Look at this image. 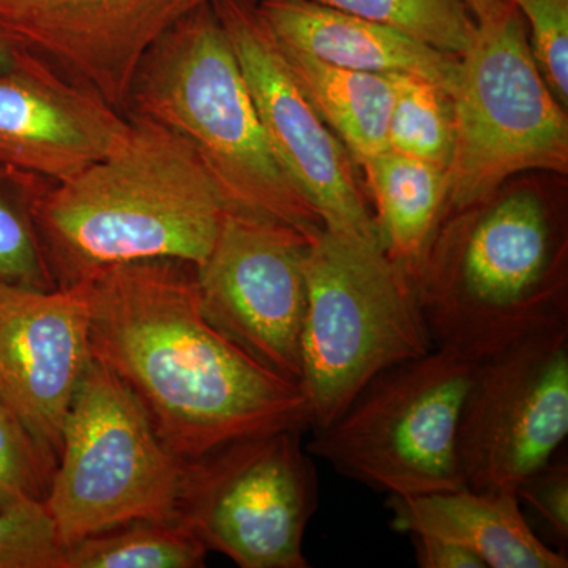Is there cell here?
I'll list each match as a JSON object with an SVG mask.
<instances>
[{
	"label": "cell",
	"instance_id": "cell-1",
	"mask_svg": "<svg viewBox=\"0 0 568 568\" xmlns=\"http://www.w3.org/2000/svg\"><path fill=\"white\" fill-rule=\"evenodd\" d=\"M91 353L121 377L178 457L312 428L302 384L276 375L216 331L201 308L196 267L162 260L81 280Z\"/></svg>",
	"mask_w": 568,
	"mask_h": 568
},
{
	"label": "cell",
	"instance_id": "cell-2",
	"mask_svg": "<svg viewBox=\"0 0 568 568\" xmlns=\"http://www.w3.org/2000/svg\"><path fill=\"white\" fill-rule=\"evenodd\" d=\"M122 145L33 203V223L55 287L114 265L203 263L226 205L196 153L160 123L126 115Z\"/></svg>",
	"mask_w": 568,
	"mask_h": 568
},
{
	"label": "cell",
	"instance_id": "cell-3",
	"mask_svg": "<svg viewBox=\"0 0 568 568\" xmlns=\"http://www.w3.org/2000/svg\"><path fill=\"white\" fill-rule=\"evenodd\" d=\"M125 115L160 123L189 142L230 211L290 224L310 241L325 230L272 151L213 3L145 52Z\"/></svg>",
	"mask_w": 568,
	"mask_h": 568
},
{
	"label": "cell",
	"instance_id": "cell-4",
	"mask_svg": "<svg viewBox=\"0 0 568 568\" xmlns=\"http://www.w3.org/2000/svg\"><path fill=\"white\" fill-rule=\"evenodd\" d=\"M416 283L435 346L473 361L568 323L558 224L534 190L458 223L426 254Z\"/></svg>",
	"mask_w": 568,
	"mask_h": 568
},
{
	"label": "cell",
	"instance_id": "cell-5",
	"mask_svg": "<svg viewBox=\"0 0 568 568\" xmlns=\"http://www.w3.org/2000/svg\"><path fill=\"white\" fill-rule=\"evenodd\" d=\"M302 379L312 429L390 366L435 347L414 275L377 242L323 230L305 256Z\"/></svg>",
	"mask_w": 568,
	"mask_h": 568
},
{
	"label": "cell",
	"instance_id": "cell-6",
	"mask_svg": "<svg viewBox=\"0 0 568 568\" xmlns=\"http://www.w3.org/2000/svg\"><path fill=\"white\" fill-rule=\"evenodd\" d=\"M185 473L133 392L92 355L44 497L63 547L140 519H178Z\"/></svg>",
	"mask_w": 568,
	"mask_h": 568
},
{
	"label": "cell",
	"instance_id": "cell-7",
	"mask_svg": "<svg viewBox=\"0 0 568 568\" xmlns=\"http://www.w3.org/2000/svg\"><path fill=\"white\" fill-rule=\"evenodd\" d=\"M474 364L435 346L384 369L335 420L313 429L306 452L388 496L465 488L457 437Z\"/></svg>",
	"mask_w": 568,
	"mask_h": 568
},
{
	"label": "cell",
	"instance_id": "cell-8",
	"mask_svg": "<svg viewBox=\"0 0 568 568\" xmlns=\"http://www.w3.org/2000/svg\"><path fill=\"white\" fill-rule=\"evenodd\" d=\"M450 99L455 145L447 200L458 212L487 203L510 175L567 173L566 108L537 69L511 0L477 21Z\"/></svg>",
	"mask_w": 568,
	"mask_h": 568
},
{
	"label": "cell",
	"instance_id": "cell-9",
	"mask_svg": "<svg viewBox=\"0 0 568 568\" xmlns=\"http://www.w3.org/2000/svg\"><path fill=\"white\" fill-rule=\"evenodd\" d=\"M301 429L241 440L186 462L179 518L242 568H308L305 530L320 503Z\"/></svg>",
	"mask_w": 568,
	"mask_h": 568
},
{
	"label": "cell",
	"instance_id": "cell-10",
	"mask_svg": "<svg viewBox=\"0 0 568 568\" xmlns=\"http://www.w3.org/2000/svg\"><path fill=\"white\" fill-rule=\"evenodd\" d=\"M568 435V323L478 358L457 452L466 487L515 493L558 455Z\"/></svg>",
	"mask_w": 568,
	"mask_h": 568
},
{
	"label": "cell",
	"instance_id": "cell-11",
	"mask_svg": "<svg viewBox=\"0 0 568 568\" xmlns=\"http://www.w3.org/2000/svg\"><path fill=\"white\" fill-rule=\"evenodd\" d=\"M308 244L290 224L226 209L211 253L194 265L209 323L254 361L298 384Z\"/></svg>",
	"mask_w": 568,
	"mask_h": 568
},
{
	"label": "cell",
	"instance_id": "cell-12",
	"mask_svg": "<svg viewBox=\"0 0 568 568\" xmlns=\"http://www.w3.org/2000/svg\"><path fill=\"white\" fill-rule=\"evenodd\" d=\"M213 7L284 173L325 230L381 244L346 149L298 88L257 2L220 0Z\"/></svg>",
	"mask_w": 568,
	"mask_h": 568
},
{
	"label": "cell",
	"instance_id": "cell-13",
	"mask_svg": "<svg viewBox=\"0 0 568 568\" xmlns=\"http://www.w3.org/2000/svg\"><path fill=\"white\" fill-rule=\"evenodd\" d=\"M215 2L0 0V29L21 50L125 115L145 52L183 18Z\"/></svg>",
	"mask_w": 568,
	"mask_h": 568
},
{
	"label": "cell",
	"instance_id": "cell-14",
	"mask_svg": "<svg viewBox=\"0 0 568 568\" xmlns=\"http://www.w3.org/2000/svg\"><path fill=\"white\" fill-rule=\"evenodd\" d=\"M92 361L81 284L0 283V398L58 462L62 426Z\"/></svg>",
	"mask_w": 568,
	"mask_h": 568
},
{
	"label": "cell",
	"instance_id": "cell-15",
	"mask_svg": "<svg viewBox=\"0 0 568 568\" xmlns=\"http://www.w3.org/2000/svg\"><path fill=\"white\" fill-rule=\"evenodd\" d=\"M129 133L126 115L29 52L0 71V168L65 181Z\"/></svg>",
	"mask_w": 568,
	"mask_h": 568
},
{
	"label": "cell",
	"instance_id": "cell-16",
	"mask_svg": "<svg viewBox=\"0 0 568 568\" xmlns=\"http://www.w3.org/2000/svg\"><path fill=\"white\" fill-rule=\"evenodd\" d=\"M257 10L283 47L342 69L410 74L448 93L458 81L459 58L413 37L312 0H260Z\"/></svg>",
	"mask_w": 568,
	"mask_h": 568
},
{
	"label": "cell",
	"instance_id": "cell-17",
	"mask_svg": "<svg viewBox=\"0 0 568 568\" xmlns=\"http://www.w3.org/2000/svg\"><path fill=\"white\" fill-rule=\"evenodd\" d=\"M396 532L425 534L457 544L487 568H567L562 551L537 536L515 493L447 489L413 497L388 496Z\"/></svg>",
	"mask_w": 568,
	"mask_h": 568
},
{
	"label": "cell",
	"instance_id": "cell-18",
	"mask_svg": "<svg viewBox=\"0 0 568 568\" xmlns=\"http://www.w3.org/2000/svg\"><path fill=\"white\" fill-rule=\"evenodd\" d=\"M362 166L375 197L381 245L416 278L447 200V170L390 149Z\"/></svg>",
	"mask_w": 568,
	"mask_h": 568
},
{
	"label": "cell",
	"instance_id": "cell-19",
	"mask_svg": "<svg viewBox=\"0 0 568 568\" xmlns=\"http://www.w3.org/2000/svg\"><path fill=\"white\" fill-rule=\"evenodd\" d=\"M278 47L298 88L358 163L387 151L395 97L392 74L342 69L306 52Z\"/></svg>",
	"mask_w": 568,
	"mask_h": 568
},
{
	"label": "cell",
	"instance_id": "cell-20",
	"mask_svg": "<svg viewBox=\"0 0 568 568\" xmlns=\"http://www.w3.org/2000/svg\"><path fill=\"white\" fill-rule=\"evenodd\" d=\"M207 552L181 518L140 519L78 541L63 568H197Z\"/></svg>",
	"mask_w": 568,
	"mask_h": 568
},
{
	"label": "cell",
	"instance_id": "cell-21",
	"mask_svg": "<svg viewBox=\"0 0 568 568\" xmlns=\"http://www.w3.org/2000/svg\"><path fill=\"white\" fill-rule=\"evenodd\" d=\"M392 81L395 97L388 119V149L448 170L455 145L450 93L410 74H392Z\"/></svg>",
	"mask_w": 568,
	"mask_h": 568
},
{
	"label": "cell",
	"instance_id": "cell-22",
	"mask_svg": "<svg viewBox=\"0 0 568 568\" xmlns=\"http://www.w3.org/2000/svg\"><path fill=\"white\" fill-rule=\"evenodd\" d=\"M413 37L462 58L477 32L465 0H312Z\"/></svg>",
	"mask_w": 568,
	"mask_h": 568
},
{
	"label": "cell",
	"instance_id": "cell-23",
	"mask_svg": "<svg viewBox=\"0 0 568 568\" xmlns=\"http://www.w3.org/2000/svg\"><path fill=\"white\" fill-rule=\"evenodd\" d=\"M50 183L0 168V283L54 290L33 223V203Z\"/></svg>",
	"mask_w": 568,
	"mask_h": 568
},
{
	"label": "cell",
	"instance_id": "cell-24",
	"mask_svg": "<svg viewBox=\"0 0 568 568\" xmlns=\"http://www.w3.org/2000/svg\"><path fill=\"white\" fill-rule=\"evenodd\" d=\"M65 551L44 499L0 508V568H63Z\"/></svg>",
	"mask_w": 568,
	"mask_h": 568
},
{
	"label": "cell",
	"instance_id": "cell-25",
	"mask_svg": "<svg viewBox=\"0 0 568 568\" xmlns=\"http://www.w3.org/2000/svg\"><path fill=\"white\" fill-rule=\"evenodd\" d=\"M54 467L55 458L0 398V508L44 499Z\"/></svg>",
	"mask_w": 568,
	"mask_h": 568
},
{
	"label": "cell",
	"instance_id": "cell-26",
	"mask_svg": "<svg viewBox=\"0 0 568 568\" xmlns=\"http://www.w3.org/2000/svg\"><path fill=\"white\" fill-rule=\"evenodd\" d=\"M530 29L537 69L558 102L568 104V0H511Z\"/></svg>",
	"mask_w": 568,
	"mask_h": 568
},
{
	"label": "cell",
	"instance_id": "cell-27",
	"mask_svg": "<svg viewBox=\"0 0 568 568\" xmlns=\"http://www.w3.org/2000/svg\"><path fill=\"white\" fill-rule=\"evenodd\" d=\"M519 503L526 504L544 523L549 536L567 548L568 541V463L556 455L547 466L526 478L515 491Z\"/></svg>",
	"mask_w": 568,
	"mask_h": 568
},
{
	"label": "cell",
	"instance_id": "cell-28",
	"mask_svg": "<svg viewBox=\"0 0 568 568\" xmlns=\"http://www.w3.org/2000/svg\"><path fill=\"white\" fill-rule=\"evenodd\" d=\"M409 538L420 568H487L476 555L452 541L425 534H410Z\"/></svg>",
	"mask_w": 568,
	"mask_h": 568
},
{
	"label": "cell",
	"instance_id": "cell-29",
	"mask_svg": "<svg viewBox=\"0 0 568 568\" xmlns=\"http://www.w3.org/2000/svg\"><path fill=\"white\" fill-rule=\"evenodd\" d=\"M22 51L24 50L17 47V44L6 36V32L0 29V71L13 67L14 63L18 62V59H20Z\"/></svg>",
	"mask_w": 568,
	"mask_h": 568
},
{
	"label": "cell",
	"instance_id": "cell-30",
	"mask_svg": "<svg viewBox=\"0 0 568 568\" xmlns=\"http://www.w3.org/2000/svg\"><path fill=\"white\" fill-rule=\"evenodd\" d=\"M507 0H465L467 9L470 10L476 21L481 18L488 17L491 11H495L497 7L503 6Z\"/></svg>",
	"mask_w": 568,
	"mask_h": 568
}]
</instances>
